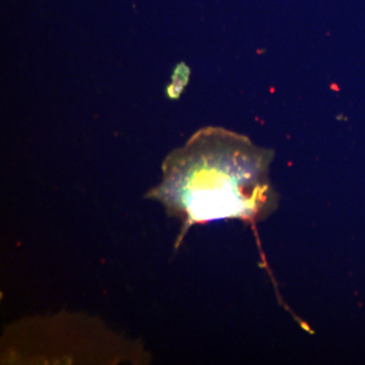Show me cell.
Returning a JSON list of instances; mask_svg holds the SVG:
<instances>
[{
	"label": "cell",
	"instance_id": "1",
	"mask_svg": "<svg viewBox=\"0 0 365 365\" xmlns=\"http://www.w3.org/2000/svg\"><path fill=\"white\" fill-rule=\"evenodd\" d=\"M272 160L248 137L207 127L165 160L153 196L187 227L223 218L258 222L277 205Z\"/></svg>",
	"mask_w": 365,
	"mask_h": 365
}]
</instances>
